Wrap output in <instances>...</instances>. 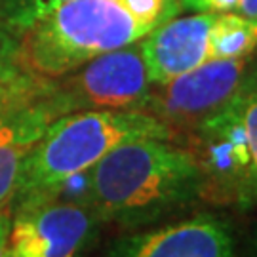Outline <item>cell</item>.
<instances>
[{"label": "cell", "mask_w": 257, "mask_h": 257, "mask_svg": "<svg viewBox=\"0 0 257 257\" xmlns=\"http://www.w3.org/2000/svg\"><path fill=\"white\" fill-rule=\"evenodd\" d=\"M103 221L84 200L52 196L14 210L4 257H82Z\"/></svg>", "instance_id": "8992f818"}, {"label": "cell", "mask_w": 257, "mask_h": 257, "mask_svg": "<svg viewBox=\"0 0 257 257\" xmlns=\"http://www.w3.org/2000/svg\"><path fill=\"white\" fill-rule=\"evenodd\" d=\"M54 120L44 97L0 120V206L12 202L29 151Z\"/></svg>", "instance_id": "30bf717a"}, {"label": "cell", "mask_w": 257, "mask_h": 257, "mask_svg": "<svg viewBox=\"0 0 257 257\" xmlns=\"http://www.w3.org/2000/svg\"><path fill=\"white\" fill-rule=\"evenodd\" d=\"M181 12V0H67L19 33V57L27 71L54 80L139 42Z\"/></svg>", "instance_id": "7a4b0ae2"}, {"label": "cell", "mask_w": 257, "mask_h": 257, "mask_svg": "<svg viewBox=\"0 0 257 257\" xmlns=\"http://www.w3.org/2000/svg\"><path fill=\"white\" fill-rule=\"evenodd\" d=\"M215 14L175 16L141 38L153 84H164L210 61V29Z\"/></svg>", "instance_id": "9c48e42d"}, {"label": "cell", "mask_w": 257, "mask_h": 257, "mask_svg": "<svg viewBox=\"0 0 257 257\" xmlns=\"http://www.w3.org/2000/svg\"><path fill=\"white\" fill-rule=\"evenodd\" d=\"M253 251H255V255H257V230H255V234H253Z\"/></svg>", "instance_id": "9a60e30c"}, {"label": "cell", "mask_w": 257, "mask_h": 257, "mask_svg": "<svg viewBox=\"0 0 257 257\" xmlns=\"http://www.w3.org/2000/svg\"><path fill=\"white\" fill-rule=\"evenodd\" d=\"M105 257H236V242L229 221L202 211L126 234L110 244Z\"/></svg>", "instance_id": "ba28073f"}, {"label": "cell", "mask_w": 257, "mask_h": 257, "mask_svg": "<svg viewBox=\"0 0 257 257\" xmlns=\"http://www.w3.org/2000/svg\"><path fill=\"white\" fill-rule=\"evenodd\" d=\"M86 196L101 221L141 227L204 198V172L179 141H126L86 172Z\"/></svg>", "instance_id": "6da1fadb"}, {"label": "cell", "mask_w": 257, "mask_h": 257, "mask_svg": "<svg viewBox=\"0 0 257 257\" xmlns=\"http://www.w3.org/2000/svg\"><path fill=\"white\" fill-rule=\"evenodd\" d=\"M50 88V78L37 76L23 67L18 35L0 23V120L42 99Z\"/></svg>", "instance_id": "8fae6325"}, {"label": "cell", "mask_w": 257, "mask_h": 257, "mask_svg": "<svg viewBox=\"0 0 257 257\" xmlns=\"http://www.w3.org/2000/svg\"><path fill=\"white\" fill-rule=\"evenodd\" d=\"M151 88L139 40L54 78L44 105L54 118L78 110H143Z\"/></svg>", "instance_id": "5b68a950"}, {"label": "cell", "mask_w": 257, "mask_h": 257, "mask_svg": "<svg viewBox=\"0 0 257 257\" xmlns=\"http://www.w3.org/2000/svg\"><path fill=\"white\" fill-rule=\"evenodd\" d=\"M12 215H14V206L12 202H6L0 206V257H4L6 249V240L10 234V225H12Z\"/></svg>", "instance_id": "5bb4252c"}, {"label": "cell", "mask_w": 257, "mask_h": 257, "mask_svg": "<svg viewBox=\"0 0 257 257\" xmlns=\"http://www.w3.org/2000/svg\"><path fill=\"white\" fill-rule=\"evenodd\" d=\"M183 10L206 14H236L257 19V0H181Z\"/></svg>", "instance_id": "4fadbf2b"}, {"label": "cell", "mask_w": 257, "mask_h": 257, "mask_svg": "<svg viewBox=\"0 0 257 257\" xmlns=\"http://www.w3.org/2000/svg\"><path fill=\"white\" fill-rule=\"evenodd\" d=\"M253 61V54L232 59H210L174 80L153 84L143 110L174 128L181 139L185 132L232 99Z\"/></svg>", "instance_id": "52a82bcc"}, {"label": "cell", "mask_w": 257, "mask_h": 257, "mask_svg": "<svg viewBox=\"0 0 257 257\" xmlns=\"http://www.w3.org/2000/svg\"><path fill=\"white\" fill-rule=\"evenodd\" d=\"M257 50V19L215 14L210 29V59H232Z\"/></svg>", "instance_id": "7c38bea8"}, {"label": "cell", "mask_w": 257, "mask_h": 257, "mask_svg": "<svg viewBox=\"0 0 257 257\" xmlns=\"http://www.w3.org/2000/svg\"><path fill=\"white\" fill-rule=\"evenodd\" d=\"M143 138L179 141V134L145 110H78L55 118L23 162L14 210L57 196L114 147Z\"/></svg>", "instance_id": "3957f363"}, {"label": "cell", "mask_w": 257, "mask_h": 257, "mask_svg": "<svg viewBox=\"0 0 257 257\" xmlns=\"http://www.w3.org/2000/svg\"><path fill=\"white\" fill-rule=\"evenodd\" d=\"M181 138L204 172V200L257 208V57L232 99Z\"/></svg>", "instance_id": "277c9868"}]
</instances>
